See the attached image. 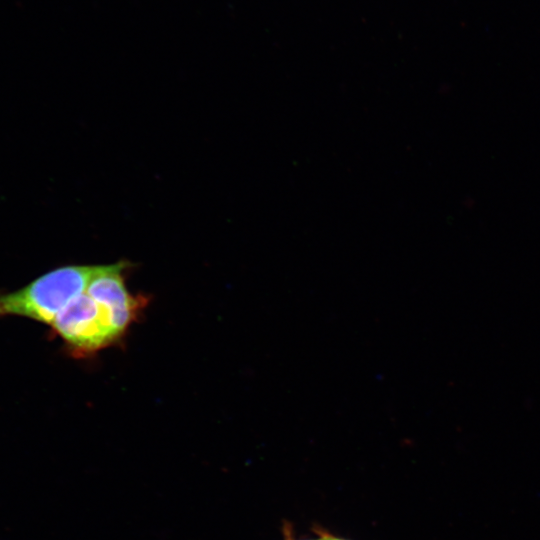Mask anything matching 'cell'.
I'll list each match as a JSON object with an SVG mask.
<instances>
[{
  "label": "cell",
  "instance_id": "5b68a950",
  "mask_svg": "<svg viewBox=\"0 0 540 540\" xmlns=\"http://www.w3.org/2000/svg\"><path fill=\"white\" fill-rule=\"evenodd\" d=\"M286 535H287L286 540H294L293 538H291V536L288 533H286ZM317 540H319V539H317Z\"/></svg>",
  "mask_w": 540,
  "mask_h": 540
},
{
  "label": "cell",
  "instance_id": "6da1fadb",
  "mask_svg": "<svg viewBox=\"0 0 540 540\" xmlns=\"http://www.w3.org/2000/svg\"><path fill=\"white\" fill-rule=\"evenodd\" d=\"M98 265L54 269L24 288L0 295V316L17 315L52 324L58 313L86 291Z\"/></svg>",
  "mask_w": 540,
  "mask_h": 540
},
{
  "label": "cell",
  "instance_id": "277c9868",
  "mask_svg": "<svg viewBox=\"0 0 540 540\" xmlns=\"http://www.w3.org/2000/svg\"><path fill=\"white\" fill-rule=\"evenodd\" d=\"M319 540H345L343 538H339V537H336L334 535H331L327 532H324V531H320L319 532Z\"/></svg>",
  "mask_w": 540,
  "mask_h": 540
},
{
  "label": "cell",
  "instance_id": "3957f363",
  "mask_svg": "<svg viewBox=\"0 0 540 540\" xmlns=\"http://www.w3.org/2000/svg\"><path fill=\"white\" fill-rule=\"evenodd\" d=\"M124 269V262L98 265L86 288V293L103 310L118 336L126 330L140 308L139 299L134 298L126 289Z\"/></svg>",
  "mask_w": 540,
  "mask_h": 540
},
{
  "label": "cell",
  "instance_id": "7a4b0ae2",
  "mask_svg": "<svg viewBox=\"0 0 540 540\" xmlns=\"http://www.w3.org/2000/svg\"><path fill=\"white\" fill-rule=\"evenodd\" d=\"M51 325L71 349L82 353L106 347L119 337L86 291L72 299Z\"/></svg>",
  "mask_w": 540,
  "mask_h": 540
}]
</instances>
